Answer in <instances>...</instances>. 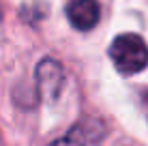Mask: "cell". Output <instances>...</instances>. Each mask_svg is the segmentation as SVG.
<instances>
[{
	"label": "cell",
	"instance_id": "obj_2",
	"mask_svg": "<svg viewBox=\"0 0 148 146\" xmlns=\"http://www.w3.org/2000/svg\"><path fill=\"white\" fill-rule=\"evenodd\" d=\"M62 67H60L58 60L54 58H43L37 67V84H39V93L43 99L47 101H54L56 97L62 90Z\"/></svg>",
	"mask_w": 148,
	"mask_h": 146
},
{
	"label": "cell",
	"instance_id": "obj_1",
	"mask_svg": "<svg viewBox=\"0 0 148 146\" xmlns=\"http://www.w3.org/2000/svg\"><path fill=\"white\" fill-rule=\"evenodd\" d=\"M110 58L114 67L125 75L140 73L148 67V45L140 34L125 32L112 41Z\"/></svg>",
	"mask_w": 148,
	"mask_h": 146
},
{
	"label": "cell",
	"instance_id": "obj_3",
	"mask_svg": "<svg viewBox=\"0 0 148 146\" xmlns=\"http://www.w3.org/2000/svg\"><path fill=\"white\" fill-rule=\"evenodd\" d=\"M101 7L97 0H69L67 2V19L75 30L88 32L99 24Z\"/></svg>",
	"mask_w": 148,
	"mask_h": 146
},
{
	"label": "cell",
	"instance_id": "obj_5",
	"mask_svg": "<svg viewBox=\"0 0 148 146\" xmlns=\"http://www.w3.org/2000/svg\"><path fill=\"white\" fill-rule=\"evenodd\" d=\"M142 105H144V112H146V118H148V90L142 95Z\"/></svg>",
	"mask_w": 148,
	"mask_h": 146
},
{
	"label": "cell",
	"instance_id": "obj_4",
	"mask_svg": "<svg viewBox=\"0 0 148 146\" xmlns=\"http://www.w3.org/2000/svg\"><path fill=\"white\" fill-rule=\"evenodd\" d=\"M49 146H86V140H84L82 129H79V127H73L67 135L58 138L56 142H52Z\"/></svg>",
	"mask_w": 148,
	"mask_h": 146
}]
</instances>
